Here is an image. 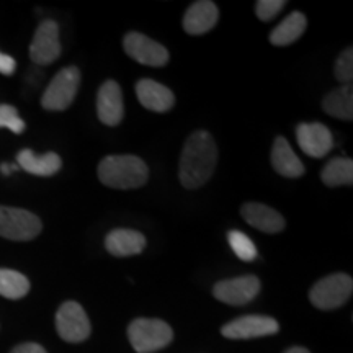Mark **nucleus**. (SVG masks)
<instances>
[{
	"mask_svg": "<svg viewBox=\"0 0 353 353\" xmlns=\"http://www.w3.org/2000/svg\"><path fill=\"white\" fill-rule=\"evenodd\" d=\"M218 162L214 138L206 131H196L185 141L180 157V182L185 188L196 190L213 176Z\"/></svg>",
	"mask_w": 353,
	"mask_h": 353,
	"instance_id": "1",
	"label": "nucleus"
},
{
	"mask_svg": "<svg viewBox=\"0 0 353 353\" xmlns=\"http://www.w3.org/2000/svg\"><path fill=\"white\" fill-rule=\"evenodd\" d=\"M100 182L117 190L139 188L148 182L149 169L138 156H108L97 169Z\"/></svg>",
	"mask_w": 353,
	"mask_h": 353,
	"instance_id": "2",
	"label": "nucleus"
},
{
	"mask_svg": "<svg viewBox=\"0 0 353 353\" xmlns=\"http://www.w3.org/2000/svg\"><path fill=\"white\" fill-rule=\"evenodd\" d=\"M128 337L138 353H154L169 345L174 330L161 319H134L128 327Z\"/></svg>",
	"mask_w": 353,
	"mask_h": 353,
	"instance_id": "3",
	"label": "nucleus"
},
{
	"mask_svg": "<svg viewBox=\"0 0 353 353\" xmlns=\"http://www.w3.org/2000/svg\"><path fill=\"white\" fill-rule=\"evenodd\" d=\"M79 85H81V70L74 65L61 69L44 90L41 107L48 112H64L76 99Z\"/></svg>",
	"mask_w": 353,
	"mask_h": 353,
	"instance_id": "4",
	"label": "nucleus"
},
{
	"mask_svg": "<svg viewBox=\"0 0 353 353\" xmlns=\"http://www.w3.org/2000/svg\"><path fill=\"white\" fill-rule=\"evenodd\" d=\"M353 280L347 273H334L312 286L309 291V299L317 309L330 311L345 304L352 298Z\"/></svg>",
	"mask_w": 353,
	"mask_h": 353,
	"instance_id": "5",
	"label": "nucleus"
},
{
	"mask_svg": "<svg viewBox=\"0 0 353 353\" xmlns=\"http://www.w3.org/2000/svg\"><path fill=\"white\" fill-rule=\"evenodd\" d=\"M43 224L37 214L21 208L0 206V237L8 241H32L41 232Z\"/></svg>",
	"mask_w": 353,
	"mask_h": 353,
	"instance_id": "6",
	"label": "nucleus"
},
{
	"mask_svg": "<svg viewBox=\"0 0 353 353\" xmlns=\"http://www.w3.org/2000/svg\"><path fill=\"white\" fill-rule=\"evenodd\" d=\"M56 330L65 342L79 343L90 335V321L83 307L76 301H65L56 312Z\"/></svg>",
	"mask_w": 353,
	"mask_h": 353,
	"instance_id": "7",
	"label": "nucleus"
},
{
	"mask_svg": "<svg viewBox=\"0 0 353 353\" xmlns=\"http://www.w3.org/2000/svg\"><path fill=\"white\" fill-rule=\"evenodd\" d=\"M123 48L126 54L139 64L162 68L169 63V51L161 43L154 41L143 33H128L123 39Z\"/></svg>",
	"mask_w": 353,
	"mask_h": 353,
	"instance_id": "8",
	"label": "nucleus"
},
{
	"mask_svg": "<svg viewBox=\"0 0 353 353\" xmlns=\"http://www.w3.org/2000/svg\"><path fill=\"white\" fill-rule=\"evenodd\" d=\"M280 330L278 322L268 316H242L237 317L226 325H223L221 334L232 341H249L273 335Z\"/></svg>",
	"mask_w": 353,
	"mask_h": 353,
	"instance_id": "9",
	"label": "nucleus"
},
{
	"mask_svg": "<svg viewBox=\"0 0 353 353\" xmlns=\"http://www.w3.org/2000/svg\"><path fill=\"white\" fill-rule=\"evenodd\" d=\"M61 56L59 26L56 21L44 20L39 23L30 44V57L39 65L52 64Z\"/></svg>",
	"mask_w": 353,
	"mask_h": 353,
	"instance_id": "10",
	"label": "nucleus"
},
{
	"mask_svg": "<svg viewBox=\"0 0 353 353\" xmlns=\"http://www.w3.org/2000/svg\"><path fill=\"white\" fill-rule=\"evenodd\" d=\"M260 291V280L254 275H244L232 280H223L214 285L213 294L221 303L242 306L250 303Z\"/></svg>",
	"mask_w": 353,
	"mask_h": 353,
	"instance_id": "11",
	"label": "nucleus"
},
{
	"mask_svg": "<svg viewBox=\"0 0 353 353\" xmlns=\"http://www.w3.org/2000/svg\"><path fill=\"white\" fill-rule=\"evenodd\" d=\"M298 144L309 157L321 159L332 151L334 136L322 123H301L296 128Z\"/></svg>",
	"mask_w": 353,
	"mask_h": 353,
	"instance_id": "12",
	"label": "nucleus"
},
{
	"mask_svg": "<svg viewBox=\"0 0 353 353\" xmlns=\"http://www.w3.org/2000/svg\"><path fill=\"white\" fill-rule=\"evenodd\" d=\"M97 114L99 120L107 126L120 125L125 117L123 94L118 82L107 81L97 94Z\"/></svg>",
	"mask_w": 353,
	"mask_h": 353,
	"instance_id": "13",
	"label": "nucleus"
},
{
	"mask_svg": "<svg viewBox=\"0 0 353 353\" xmlns=\"http://www.w3.org/2000/svg\"><path fill=\"white\" fill-rule=\"evenodd\" d=\"M136 95L144 108L156 113H165L174 107L175 97L169 87L151 79H141L136 83Z\"/></svg>",
	"mask_w": 353,
	"mask_h": 353,
	"instance_id": "14",
	"label": "nucleus"
},
{
	"mask_svg": "<svg viewBox=\"0 0 353 353\" xmlns=\"http://www.w3.org/2000/svg\"><path fill=\"white\" fill-rule=\"evenodd\" d=\"M219 19V10L214 2L200 0L192 3L183 17V28L188 34H205L213 30Z\"/></svg>",
	"mask_w": 353,
	"mask_h": 353,
	"instance_id": "15",
	"label": "nucleus"
},
{
	"mask_svg": "<svg viewBox=\"0 0 353 353\" xmlns=\"http://www.w3.org/2000/svg\"><path fill=\"white\" fill-rule=\"evenodd\" d=\"M241 214L250 226L267 234H276L285 229V218L270 206L262 203H245Z\"/></svg>",
	"mask_w": 353,
	"mask_h": 353,
	"instance_id": "16",
	"label": "nucleus"
},
{
	"mask_svg": "<svg viewBox=\"0 0 353 353\" xmlns=\"http://www.w3.org/2000/svg\"><path fill=\"white\" fill-rule=\"evenodd\" d=\"M105 247L114 257H131L143 252L145 237L132 229H113L105 239Z\"/></svg>",
	"mask_w": 353,
	"mask_h": 353,
	"instance_id": "17",
	"label": "nucleus"
},
{
	"mask_svg": "<svg viewBox=\"0 0 353 353\" xmlns=\"http://www.w3.org/2000/svg\"><path fill=\"white\" fill-rule=\"evenodd\" d=\"M272 165L278 174L288 179H299L304 174V165L299 157L294 154L288 141L276 138L272 148Z\"/></svg>",
	"mask_w": 353,
	"mask_h": 353,
	"instance_id": "18",
	"label": "nucleus"
},
{
	"mask_svg": "<svg viewBox=\"0 0 353 353\" xmlns=\"http://www.w3.org/2000/svg\"><path fill=\"white\" fill-rule=\"evenodd\" d=\"M17 162H19L20 169H23L28 174L38 175V176H51L57 174L63 167V161L57 156L56 152H48L44 156H37L30 149H23L17 156Z\"/></svg>",
	"mask_w": 353,
	"mask_h": 353,
	"instance_id": "19",
	"label": "nucleus"
},
{
	"mask_svg": "<svg viewBox=\"0 0 353 353\" xmlns=\"http://www.w3.org/2000/svg\"><path fill=\"white\" fill-rule=\"evenodd\" d=\"M307 26V19L301 12H293L281 21L270 34V43L273 46H288L301 38Z\"/></svg>",
	"mask_w": 353,
	"mask_h": 353,
	"instance_id": "20",
	"label": "nucleus"
},
{
	"mask_svg": "<svg viewBox=\"0 0 353 353\" xmlns=\"http://www.w3.org/2000/svg\"><path fill=\"white\" fill-rule=\"evenodd\" d=\"M322 108L330 117L339 120H353V88L352 85H342L337 90L325 95Z\"/></svg>",
	"mask_w": 353,
	"mask_h": 353,
	"instance_id": "21",
	"label": "nucleus"
},
{
	"mask_svg": "<svg viewBox=\"0 0 353 353\" xmlns=\"http://www.w3.org/2000/svg\"><path fill=\"white\" fill-rule=\"evenodd\" d=\"M321 179L327 187L353 183V161L347 157L332 159L321 172Z\"/></svg>",
	"mask_w": 353,
	"mask_h": 353,
	"instance_id": "22",
	"label": "nucleus"
},
{
	"mask_svg": "<svg viewBox=\"0 0 353 353\" xmlns=\"http://www.w3.org/2000/svg\"><path fill=\"white\" fill-rule=\"evenodd\" d=\"M30 281L23 273L0 268V296L7 299H21L28 294Z\"/></svg>",
	"mask_w": 353,
	"mask_h": 353,
	"instance_id": "23",
	"label": "nucleus"
},
{
	"mask_svg": "<svg viewBox=\"0 0 353 353\" xmlns=\"http://www.w3.org/2000/svg\"><path fill=\"white\" fill-rule=\"evenodd\" d=\"M228 241L234 254L244 262H252L257 259V247L249 236L241 231H231L228 234Z\"/></svg>",
	"mask_w": 353,
	"mask_h": 353,
	"instance_id": "24",
	"label": "nucleus"
},
{
	"mask_svg": "<svg viewBox=\"0 0 353 353\" xmlns=\"http://www.w3.org/2000/svg\"><path fill=\"white\" fill-rule=\"evenodd\" d=\"M0 128H7L15 134H21L25 131V121L20 118L19 110L12 105H0Z\"/></svg>",
	"mask_w": 353,
	"mask_h": 353,
	"instance_id": "25",
	"label": "nucleus"
},
{
	"mask_svg": "<svg viewBox=\"0 0 353 353\" xmlns=\"http://www.w3.org/2000/svg\"><path fill=\"white\" fill-rule=\"evenodd\" d=\"M334 74H335V79H337L339 82L342 83H350L352 79H353V50L352 48H348L342 52L341 56H339L337 63H335V68H334Z\"/></svg>",
	"mask_w": 353,
	"mask_h": 353,
	"instance_id": "26",
	"label": "nucleus"
},
{
	"mask_svg": "<svg viewBox=\"0 0 353 353\" xmlns=\"http://www.w3.org/2000/svg\"><path fill=\"white\" fill-rule=\"evenodd\" d=\"M285 6V0H259L255 3V13L262 21H270L283 10Z\"/></svg>",
	"mask_w": 353,
	"mask_h": 353,
	"instance_id": "27",
	"label": "nucleus"
},
{
	"mask_svg": "<svg viewBox=\"0 0 353 353\" xmlns=\"http://www.w3.org/2000/svg\"><path fill=\"white\" fill-rule=\"evenodd\" d=\"M15 69H17L15 59H13L12 56L3 54V52L0 51V74H3V76H12V74L15 72Z\"/></svg>",
	"mask_w": 353,
	"mask_h": 353,
	"instance_id": "28",
	"label": "nucleus"
},
{
	"mask_svg": "<svg viewBox=\"0 0 353 353\" xmlns=\"http://www.w3.org/2000/svg\"><path fill=\"white\" fill-rule=\"evenodd\" d=\"M10 353H48L41 345L38 343H21V345L15 347Z\"/></svg>",
	"mask_w": 353,
	"mask_h": 353,
	"instance_id": "29",
	"label": "nucleus"
},
{
	"mask_svg": "<svg viewBox=\"0 0 353 353\" xmlns=\"http://www.w3.org/2000/svg\"><path fill=\"white\" fill-rule=\"evenodd\" d=\"M20 167L17 165V164H12V165H8V164H2L0 165V172H2L3 175H10L13 170H19Z\"/></svg>",
	"mask_w": 353,
	"mask_h": 353,
	"instance_id": "30",
	"label": "nucleus"
},
{
	"mask_svg": "<svg viewBox=\"0 0 353 353\" xmlns=\"http://www.w3.org/2000/svg\"><path fill=\"white\" fill-rule=\"evenodd\" d=\"M285 353H311V352H309L307 348H304V347H291Z\"/></svg>",
	"mask_w": 353,
	"mask_h": 353,
	"instance_id": "31",
	"label": "nucleus"
}]
</instances>
